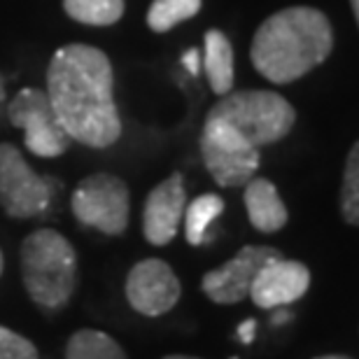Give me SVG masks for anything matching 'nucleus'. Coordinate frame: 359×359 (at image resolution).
<instances>
[{
  "mask_svg": "<svg viewBox=\"0 0 359 359\" xmlns=\"http://www.w3.org/2000/svg\"><path fill=\"white\" fill-rule=\"evenodd\" d=\"M7 117H10L12 126L24 131L28 152H33L35 156L54 159L66 152L70 145V138L49 103L47 91L21 89L7 105Z\"/></svg>",
  "mask_w": 359,
  "mask_h": 359,
  "instance_id": "6e6552de",
  "label": "nucleus"
},
{
  "mask_svg": "<svg viewBox=\"0 0 359 359\" xmlns=\"http://www.w3.org/2000/svg\"><path fill=\"white\" fill-rule=\"evenodd\" d=\"M238 133L248 145L264 147L283 140L294 128L297 110L287 98L266 89L229 91L205 114Z\"/></svg>",
  "mask_w": 359,
  "mask_h": 359,
  "instance_id": "20e7f679",
  "label": "nucleus"
},
{
  "mask_svg": "<svg viewBox=\"0 0 359 359\" xmlns=\"http://www.w3.org/2000/svg\"><path fill=\"white\" fill-rule=\"evenodd\" d=\"M308 287H311V271L306 264L278 257L257 273L250 287V299L264 311H273L299 301L308 292Z\"/></svg>",
  "mask_w": 359,
  "mask_h": 359,
  "instance_id": "f8f14e48",
  "label": "nucleus"
},
{
  "mask_svg": "<svg viewBox=\"0 0 359 359\" xmlns=\"http://www.w3.org/2000/svg\"><path fill=\"white\" fill-rule=\"evenodd\" d=\"M224 212V201L217 194H203V196L194 198L189 205L184 208V236L189 245H203L210 238L212 222Z\"/></svg>",
  "mask_w": 359,
  "mask_h": 359,
  "instance_id": "dca6fc26",
  "label": "nucleus"
},
{
  "mask_svg": "<svg viewBox=\"0 0 359 359\" xmlns=\"http://www.w3.org/2000/svg\"><path fill=\"white\" fill-rule=\"evenodd\" d=\"M313 359H353L348 355H322V357H313Z\"/></svg>",
  "mask_w": 359,
  "mask_h": 359,
  "instance_id": "a878e982",
  "label": "nucleus"
},
{
  "mask_svg": "<svg viewBox=\"0 0 359 359\" xmlns=\"http://www.w3.org/2000/svg\"><path fill=\"white\" fill-rule=\"evenodd\" d=\"M273 311H276V313H273V318H271V325H273V327L287 325V322L292 320V313H287V311H285V306H283V308H273Z\"/></svg>",
  "mask_w": 359,
  "mask_h": 359,
  "instance_id": "5701e85b",
  "label": "nucleus"
},
{
  "mask_svg": "<svg viewBox=\"0 0 359 359\" xmlns=\"http://www.w3.org/2000/svg\"><path fill=\"white\" fill-rule=\"evenodd\" d=\"M21 280L26 294L45 313L63 311L75 294L77 255L70 241L56 229L28 233L19 250Z\"/></svg>",
  "mask_w": 359,
  "mask_h": 359,
  "instance_id": "7ed1b4c3",
  "label": "nucleus"
},
{
  "mask_svg": "<svg viewBox=\"0 0 359 359\" xmlns=\"http://www.w3.org/2000/svg\"><path fill=\"white\" fill-rule=\"evenodd\" d=\"M124 294L128 306L145 318H161L177 306L182 285L163 259H142L128 271Z\"/></svg>",
  "mask_w": 359,
  "mask_h": 359,
  "instance_id": "9d476101",
  "label": "nucleus"
},
{
  "mask_svg": "<svg viewBox=\"0 0 359 359\" xmlns=\"http://www.w3.org/2000/svg\"><path fill=\"white\" fill-rule=\"evenodd\" d=\"M255 332H257V322L255 320H245L238 327V339L245 343V346H250V343H252V339H255Z\"/></svg>",
  "mask_w": 359,
  "mask_h": 359,
  "instance_id": "4be33fe9",
  "label": "nucleus"
},
{
  "mask_svg": "<svg viewBox=\"0 0 359 359\" xmlns=\"http://www.w3.org/2000/svg\"><path fill=\"white\" fill-rule=\"evenodd\" d=\"M112 63L96 47H61L47 68V98L70 140L93 149L110 147L121 135L112 96Z\"/></svg>",
  "mask_w": 359,
  "mask_h": 359,
  "instance_id": "f257e3e1",
  "label": "nucleus"
},
{
  "mask_svg": "<svg viewBox=\"0 0 359 359\" xmlns=\"http://www.w3.org/2000/svg\"><path fill=\"white\" fill-rule=\"evenodd\" d=\"M3 269H5V257H3V250H0V276H3Z\"/></svg>",
  "mask_w": 359,
  "mask_h": 359,
  "instance_id": "cd10ccee",
  "label": "nucleus"
},
{
  "mask_svg": "<svg viewBox=\"0 0 359 359\" xmlns=\"http://www.w3.org/2000/svg\"><path fill=\"white\" fill-rule=\"evenodd\" d=\"M182 63H184L187 70H189L191 75H198V70H201V54H198V49H189V52L182 56Z\"/></svg>",
  "mask_w": 359,
  "mask_h": 359,
  "instance_id": "412c9836",
  "label": "nucleus"
},
{
  "mask_svg": "<svg viewBox=\"0 0 359 359\" xmlns=\"http://www.w3.org/2000/svg\"><path fill=\"white\" fill-rule=\"evenodd\" d=\"M198 142L208 173L224 189L245 187L262 163L259 149L248 145L238 133H233L222 121L205 117Z\"/></svg>",
  "mask_w": 359,
  "mask_h": 359,
  "instance_id": "423d86ee",
  "label": "nucleus"
},
{
  "mask_svg": "<svg viewBox=\"0 0 359 359\" xmlns=\"http://www.w3.org/2000/svg\"><path fill=\"white\" fill-rule=\"evenodd\" d=\"M350 7H353L355 21H359V0H350Z\"/></svg>",
  "mask_w": 359,
  "mask_h": 359,
  "instance_id": "bb28decb",
  "label": "nucleus"
},
{
  "mask_svg": "<svg viewBox=\"0 0 359 359\" xmlns=\"http://www.w3.org/2000/svg\"><path fill=\"white\" fill-rule=\"evenodd\" d=\"M52 201V180L28 166L19 147L0 142V208L14 219L38 217Z\"/></svg>",
  "mask_w": 359,
  "mask_h": 359,
  "instance_id": "0eeeda50",
  "label": "nucleus"
},
{
  "mask_svg": "<svg viewBox=\"0 0 359 359\" xmlns=\"http://www.w3.org/2000/svg\"><path fill=\"white\" fill-rule=\"evenodd\" d=\"M203 68L210 82V89L217 96H224L233 89V47L222 31L205 33Z\"/></svg>",
  "mask_w": 359,
  "mask_h": 359,
  "instance_id": "4468645a",
  "label": "nucleus"
},
{
  "mask_svg": "<svg viewBox=\"0 0 359 359\" xmlns=\"http://www.w3.org/2000/svg\"><path fill=\"white\" fill-rule=\"evenodd\" d=\"M187 208V189L182 173L168 175L147 194L142 208V236L149 245L163 248L177 236Z\"/></svg>",
  "mask_w": 359,
  "mask_h": 359,
  "instance_id": "9b49d317",
  "label": "nucleus"
},
{
  "mask_svg": "<svg viewBox=\"0 0 359 359\" xmlns=\"http://www.w3.org/2000/svg\"><path fill=\"white\" fill-rule=\"evenodd\" d=\"M334 49V28L315 7H287L257 28L250 59L273 84H292L327 61Z\"/></svg>",
  "mask_w": 359,
  "mask_h": 359,
  "instance_id": "f03ea898",
  "label": "nucleus"
},
{
  "mask_svg": "<svg viewBox=\"0 0 359 359\" xmlns=\"http://www.w3.org/2000/svg\"><path fill=\"white\" fill-rule=\"evenodd\" d=\"M245 208L250 224L262 233H276L290 219L278 187L266 177H252L245 184Z\"/></svg>",
  "mask_w": 359,
  "mask_h": 359,
  "instance_id": "ddd939ff",
  "label": "nucleus"
},
{
  "mask_svg": "<svg viewBox=\"0 0 359 359\" xmlns=\"http://www.w3.org/2000/svg\"><path fill=\"white\" fill-rule=\"evenodd\" d=\"M163 359H203V357H194V355H166Z\"/></svg>",
  "mask_w": 359,
  "mask_h": 359,
  "instance_id": "393cba45",
  "label": "nucleus"
},
{
  "mask_svg": "<svg viewBox=\"0 0 359 359\" xmlns=\"http://www.w3.org/2000/svg\"><path fill=\"white\" fill-rule=\"evenodd\" d=\"M278 257H283L278 248L245 245L222 266L208 271L201 280V290L212 304L236 306L250 297V287H252L262 266H266L269 262L278 259Z\"/></svg>",
  "mask_w": 359,
  "mask_h": 359,
  "instance_id": "1a4fd4ad",
  "label": "nucleus"
},
{
  "mask_svg": "<svg viewBox=\"0 0 359 359\" xmlns=\"http://www.w3.org/2000/svg\"><path fill=\"white\" fill-rule=\"evenodd\" d=\"M70 210L84 226L98 229L105 236H121L128 226L131 194L121 177L93 173L75 187Z\"/></svg>",
  "mask_w": 359,
  "mask_h": 359,
  "instance_id": "39448f33",
  "label": "nucleus"
},
{
  "mask_svg": "<svg viewBox=\"0 0 359 359\" xmlns=\"http://www.w3.org/2000/svg\"><path fill=\"white\" fill-rule=\"evenodd\" d=\"M66 359H128L117 339L98 329H80L66 343Z\"/></svg>",
  "mask_w": 359,
  "mask_h": 359,
  "instance_id": "2eb2a0df",
  "label": "nucleus"
},
{
  "mask_svg": "<svg viewBox=\"0 0 359 359\" xmlns=\"http://www.w3.org/2000/svg\"><path fill=\"white\" fill-rule=\"evenodd\" d=\"M203 0H154L147 10V26L154 33H168L177 24L196 17Z\"/></svg>",
  "mask_w": 359,
  "mask_h": 359,
  "instance_id": "a211bd4d",
  "label": "nucleus"
},
{
  "mask_svg": "<svg viewBox=\"0 0 359 359\" xmlns=\"http://www.w3.org/2000/svg\"><path fill=\"white\" fill-rule=\"evenodd\" d=\"M341 215L346 224H359V145L355 142L348 152L341 184Z\"/></svg>",
  "mask_w": 359,
  "mask_h": 359,
  "instance_id": "6ab92c4d",
  "label": "nucleus"
},
{
  "mask_svg": "<svg viewBox=\"0 0 359 359\" xmlns=\"http://www.w3.org/2000/svg\"><path fill=\"white\" fill-rule=\"evenodd\" d=\"M0 359H40V353L26 336L0 325Z\"/></svg>",
  "mask_w": 359,
  "mask_h": 359,
  "instance_id": "aec40b11",
  "label": "nucleus"
},
{
  "mask_svg": "<svg viewBox=\"0 0 359 359\" xmlns=\"http://www.w3.org/2000/svg\"><path fill=\"white\" fill-rule=\"evenodd\" d=\"M3 105H5V80L0 75V112H3Z\"/></svg>",
  "mask_w": 359,
  "mask_h": 359,
  "instance_id": "b1692460",
  "label": "nucleus"
},
{
  "mask_svg": "<svg viewBox=\"0 0 359 359\" xmlns=\"http://www.w3.org/2000/svg\"><path fill=\"white\" fill-rule=\"evenodd\" d=\"M70 19L87 26H112L124 17V0H63Z\"/></svg>",
  "mask_w": 359,
  "mask_h": 359,
  "instance_id": "f3484780",
  "label": "nucleus"
}]
</instances>
